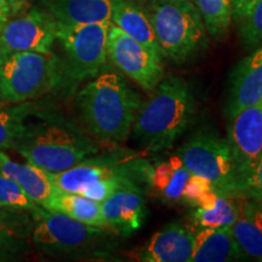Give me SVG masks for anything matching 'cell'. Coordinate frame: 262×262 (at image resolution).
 Returning <instances> with one entry per match:
<instances>
[{
	"instance_id": "1",
	"label": "cell",
	"mask_w": 262,
	"mask_h": 262,
	"mask_svg": "<svg viewBox=\"0 0 262 262\" xmlns=\"http://www.w3.org/2000/svg\"><path fill=\"white\" fill-rule=\"evenodd\" d=\"M77 102L91 135L102 142L122 143L131 134L142 98L122 75L103 71L84 85Z\"/></svg>"
},
{
	"instance_id": "2",
	"label": "cell",
	"mask_w": 262,
	"mask_h": 262,
	"mask_svg": "<svg viewBox=\"0 0 262 262\" xmlns=\"http://www.w3.org/2000/svg\"><path fill=\"white\" fill-rule=\"evenodd\" d=\"M29 119L12 149L48 173L64 171L98 153L90 136L63 117L44 113Z\"/></svg>"
},
{
	"instance_id": "3",
	"label": "cell",
	"mask_w": 262,
	"mask_h": 262,
	"mask_svg": "<svg viewBox=\"0 0 262 262\" xmlns=\"http://www.w3.org/2000/svg\"><path fill=\"white\" fill-rule=\"evenodd\" d=\"M152 91V96L141 104L131 134L146 149L160 152L171 148L188 129L196 104L187 81L175 75L163 78Z\"/></svg>"
},
{
	"instance_id": "4",
	"label": "cell",
	"mask_w": 262,
	"mask_h": 262,
	"mask_svg": "<svg viewBox=\"0 0 262 262\" xmlns=\"http://www.w3.org/2000/svg\"><path fill=\"white\" fill-rule=\"evenodd\" d=\"M146 11L162 58L182 64L209 49L208 29L191 0H150Z\"/></svg>"
},
{
	"instance_id": "5",
	"label": "cell",
	"mask_w": 262,
	"mask_h": 262,
	"mask_svg": "<svg viewBox=\"0 0 262 262\" xmlns=\"http://www.w3.org/2000/svg\"><path fill=\"white\" fill-rule=\"evenodd\" d=\"M32 244L51 256H107L111 242L107 227H96L38 205L31 212Z\"/></svg>"
},
{
	"instance_id": "6",
	"label": "cell",
	"mask_w": 262,
	"mask_h": 262,
	"mask_svg": "<svg viewBox=\"0 0 262 262\" xmlns=\"http://www.w3.org/2000/svg\"><path fill=\"white\" fill-rule=\"evenodd\" d=\"M111 21L77 26H58L63 58L60 60V88L74 91L102 72L107 63V38Z\"/></svg>"
},
{
	"instance_id": "7",
	"label": "cell",
	"mask_w": 262,
	"mask_h": 262,
	"mask_svg": "<svg viewBox=\"0 0 262 262\" xmlns=\"http://www.w3.org/2000/svg\"><path fill=\"white\" fill-rule=\"evenodd\" d=\"M60 80V60L52 51L0 56V91L8 103L35 100L58 89Z\"/></svg>"
},
{
	"instance_id": "8",
	"label": "cell",
	"mask_w": 262,
	"mask_h": 262,
	"mask_svg": "<svg viewBox=\"0 0 262 262\" xmlns=\"http://www.w3.org/2000/svg\"><path fill=\"white\" fill-rule=\"evenodd\" d=\"M178 155L189 172L208 180L219 194H239L231 147L224 137L202 130L179 149Z\"/></svg>"
},
{
	"instance_id": "9",
	"label": "cell",
	"mask_w": 262,
	"mask_h": 262,
	"mask_svg": "<svg viewBox=\"0 0 262 262\" xmlns=\"http://www.w3.org/2000/svg\"><path fill=\"white\" fill-rule=\"evenodd\" d=\"M57 24L44 8L28 9L10 16L0 32V56L15 52H51Z\"/></svg>"
},
{
	"instance_id": "10",
	"label": "cell",
	"mask_w": 262,
	"mask_h": 262,
	"mask_svg": "<svg viewBox=\"0 0 262 262\" xmlns=\"http://www.w3.org/2000/svg\"><path fill=\"white\" fill-rule=\"evenodd\" d=\"M107 58L146 91H152L164 77L162 60L113 24L108 29Z\"/></svg>"
},
{
	"instance_id": "11",
	"label": "cell",
	"mask_w": 262,
	"mask_h": 262,
	"mask_svg": "<svg viewBox=\"0 0 262 262\" xmlns=\"http://www.w3.org/2000/svg\"><path fill=\"white\" fill-rule=\"evenodd\" d=\"M96 156L89 157L64 171L49 173L55 187L79 194L85 188L107 179H131L136 182L145 180V159L120 160Z\"/></svg>"
},
{
	"instance_id": "12",
	"label": "cell",
	"mask_w": 262,
	"mask_h": 262,
	"mask_svg": "<svg viewBox=\"0 0 262 262\" xmlns=\"http://www.w3.org/2000/svg\"><path fill=\"white\" fill-rule=\"evenodd\" d=\"M228 143L235 165L238 188L262 153V100L231 117Z\"/></svg>"
},
{
	"instance_id": "13",
	"label": "cell",
	"mask_w": 262,
	"mask_h": 262,
	"mask_svg": "<svg viewBox=\"0 0 262 262\" xmlns=\"http://www.w3.org/2000/svg\"><path fill=\"white\" fill-rule=\"evenodd\" d=\"M103 220L111 231L129 237L141 228L147 210L145 195L139 183L126 182L101 203Z\"/></svg>"
},
{
	"instance_id": "14",
	"label": "cell",
	"mask_w": 262,
	"mask_h": 262,
	"mask_svg": "<svg viewBox=\"0 0 262 262\" xmlns=\"http://www.w3.org/2000/svg\"><path fill=\"white\" fill-rule=\"evenodd\" d=\"M193 235L180 222H171L134 251L133 257L141 262H191Z\"/></svg>"
},
{
	"instance_id": "15",
	"label": "cell",
	"mask_w": 262,
	"mask_h": 262,
	"mask_svg": "<svg viewBox=\"0 0 262 262\" xmlns=\"http://www.w3.org/2000/svg\"><path fill=\"white\" fill-rule=\"evenodd\" d=\"M262 100V44L232 71L226 112L231 118L242 108Z\"/></svg>"
},
{
	"instance_id": "16",
	"label": "cell",
	"mask_w": 262,
	"mask_h": 262,
	"mask_svg": "<svg viewBox=\"0 0 262 262\" xmlns=\"http://www.w3.org/2000/svg\"><path fill=\"white\" fill-rule=\"evenodd\" d=\"M247 260L231 227L198 228L193 235L191 262H233Z\"/></svg>"
},
{
	"instance_id": "17",
	"label": "cell",
	"mask_w": 262,
	"mask_h": 262,
	"mask_svg": "<svg viewBox=\"0 0 262 262\" xmlns=\"http://www.w3.org/2000/svg\"><path fill=\"white\" fill-rule=\"evenodd\" d=\"M231 229L247 260L262 262V201L239 194V214Z\"/></svg>"
},
{
	"instance_id": "18",
	"label": "cell",
	"mask_w": 262,
	"mask_h": 262,
	"mask_svg": "<svg viewBox=\"0 0 262 262\" xmlns=\"http://www.w3.org/2000/svg\"><path fill=\"white\" fill-rule=\"evenodd\" d=\"M111 24L163 60L148 14L134 0H111Z\"/></svg>"
},
{
	"instance_id": "19",
	"label": "cell",
	"mask_w": 262,
	"mask_h": 262,
	"mask_svg": "<svg viewBox=\"0 0 262 262\" xmlns=\"http://www.w3.org/2000/svg\"><path fill=\"white\" fill-rule=\"evenodd\" d=\"M31 212L0 208V261L16 260L27 253L32 244Z\"/></svg>"
},
{
	"instance_id": "20",
	"label": "cell",
	"mask_w": 262,
	"mask_h": 262,
	"mask_svg": "<svg viewBox=\"0 0 262 262\" xmlns=\"http://www.w3.org/2000/svg\"><path fill=\"white\" fill-rule=\"evenodd\" d=\"M191 172L182 163L179 155L165 160L146 163L145 181L163 199L168 202H182V193Z\"/></svg>"
},
{
	"instance_id": "21",
	"label": "cell",
	"mask_w": 262,
	"mask_h": 262,
	"mask_svg": "<svg viewBox=\"0 0 262 262\" xmlns=\"http://www.w3.org/2000/svg\"><path fill=\"white\" fill-rule=\"evenodd\" d=\"M58 26L111 21V0H40Z\"/></svg>"
},
{
	"instance_id": "22",
	"label": "cell",
	"mask_w": 262,
	"mask_h": 262,
	"mask_svg": "<svg viewBox=\"0 0 262 262\" xmlns=\"http://www.w3.org/2000/svg\"><path fill=\"white\" fill-rule=\"evenodd\" d=\"M0 172L18 183L37 205H44L55 189L47 171L28 162L16 163L3 149H0Z\"/></svg>"
},
{
	"instance_id": "23",
	"label": "cell",
	"mask_w": 262,
	"mask_h": 262,
	"mask_svg": "<svg viewBox=\"0 0 262 262\" xmlns=\"http://www.w3.org/2000/svg\"><path fill=\"white\" fill-rule=\"evenodd\" d=\"M42 208L61 212L84 224L96 227H107L101 211V203L78 193L66 192L55 187L50 198L42 205Z\"/></svg>"
},
{
	"instance_id": "24",
	"label": "cell",
	"mask_w": 262,
	"mask_h": 262,
	"mask_svg": "<svg viewBox=\"0 0 262 262\" xmlns=\"http://www.w3.org/2000/svg\"><path fill=\"white\" fill-rule=\"evenodd\" d=\"M239 214V194H219L214 204L208 208L195 206L191 219L196 228L232 227Z\"/></svg>"
},
{
	"instance_id": "25",
	"label": "cell",
	"mask_w": 262,
	"mask_h": 262,
	"mask_svg": "<svg viewBox=\"0 0 262 262\" xmlns=\"http://www.w3.org/2000/svg\"><path fill=\"white\" fill-rule=\"evenodd\" d=\"M198 9L209 35L215 41L227 37L233 22V0H191Z\"/></svg>"
},
{
	"instance_id": "26",
	"label": "cell",
	"mask_w": 262,
	"mask_h": 262,
	"mask_svg": "<svg viewBox=\"0 0 262 262\" xmlns=\"http://www.w3.org/2000/svg\"><path fill=\"white\" fill-rule=\"evenodd\" d=\"M37 111L32 101L0 108V149L11 148L24 133L26 123Z\"/></svg>"
},
{
	"instance_id": "27",
	"label": "cell",
	"mask_w": 262,
	"mask_h": 262,
	"mask_svg": "<svg viewBox=\"0 0 262 262\" xmlns=\"http://www.w3.org/2000/svg\"><path fill=\"white\" fill-rule=\"evenodd\" d=\"M37 206L18 183L0 172V208L32 212Z\"/></svg>"
},
{
	"instance_id": "28",
	"label": "cell",
	"mask_w": 262,
	"mask_h": 262,
	"mask_svg": "<svg viewBox=\"0 0 262 262\" xmlns=\"http://www.w3.org/2000/svg\"><path fill=\"white\" fill-rule=\"evenodd\" d=\"M239 25V35L245 49H255L262 44V0H257Z\"/></svg>"
},
{
	"instance_id": "29",
	"label": "cell",
	"mask_w": 262,
	"mask_h": 262,
	"mask_svg": "<svg viewBox=\"0 0 262 262\" xmlns=\"http://www.w3.org/2000/svg\"><path fill=\"white\" fill-rule=\"evenodd\" d=\"M239 194L262 201V153L238 188Z\"/></svg>"
},
{
	"instance_id": "30",
	"label": "cell",
	"mask_w": 262,
	"mask_h": 262,
	"mask_svg": "<svg viewBox=\"0 0 262 262\" xmlns=\"http://www.w3.org/2000/svg\"><path fill=\"white\" fill-rule=\"evenodd\" d=\"M212 189H214V187H212V185L208 180L191 173V178H189L187 183H186L185 189H183L182 202L188 203L192 206H196L203 196L206 193L212 191Z\"/></svg>"
},
{
	"instance_id": "31",
	"label": "cell",
	"mask_w": 262,
	"mask_h": 262,
	"mask_svg": "<svg viewBox=\"0 0 262 262\" xmlns=\"http://www.w3.org/2000/svg\"><path fill=\"white\" fill-rule=\"evenodd\" d=\"M257 0H233V21L241 24Z\"/></svg>"
},
{
	"instance_id": "32",
	"label": "cell",
	"mask_w": 262,
	"mask_h": 262,
	"mask_svg": "<svg viewBox=\"0 0 262 262\" xmlns=\"http://www.w3.org/2000/svg\"><path fill=\"white\" fill-rule=\"evenodd\" d=\"M10 8V16L17 14L19 11L28 9L31 6V0H6Z\"/></svg>"
},
{
	"instance_id": "33",
	"label": "cell",
	"mask_w": 262,
	"mask_h": 262,
	"mask_svg": "<svg viewBox=\"0 0 262 262\" xmlns=\"http://www.w3.org/2000/svg\"><path fill=\"white\" fill-rule=\"evenodd\" d=\"M10 18V8L6 0H0V32Z\"/></svg>"
},
{
	"instance_id": "34",
	"label": "cell",
	"mask_w": 262,
	"mask_h": 262,
	"mask_svg": "<svg viewBox=\"0 0 262 262\" xmlns=\"http://www.w3.org/2000/svg\"><path fill=\"white\" fill-rule=\"evenodd\" d=\"M5 106H8V102H6L4 96H3L2 91H0V108H3V107H5Z\"/></svg>"
}]
</instances>
